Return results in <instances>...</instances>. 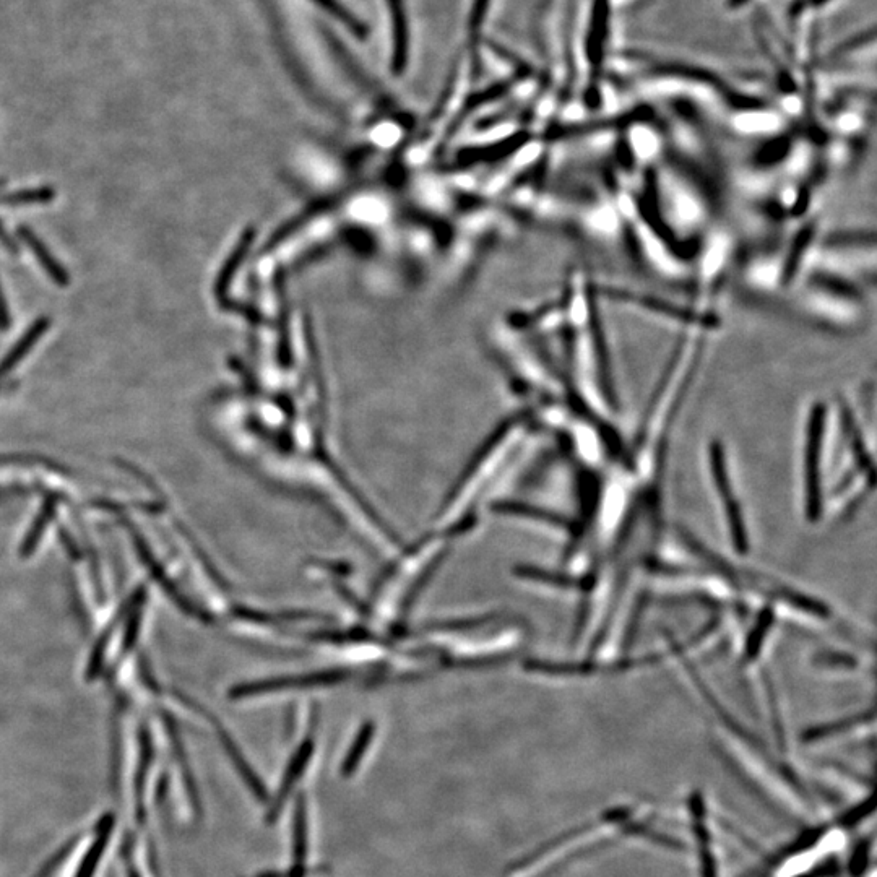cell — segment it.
I'll return each mask as SVG.
<instances>
[{"mask_svg":"<svg viewBox=\"0 0 877 877\" xmlns=\"http://www.w3.org/2000/svg\"><path fill=\"white\" fill-rule=\"evenodd\" d=\"M827 408L816 405L811 408L808 420V436H806V463H804V486H806V512L811 520L821 515V460L826 433Z\"/></svg>","mask_w":877,"mask_h":877,"instance_id":"cell-1","label":"cell"},{"mask_svg":"<svg viewBox=\"0 0 877 877\" xmlns=\"http://www.w3.org/2000/svg\"><path fill=\"white\" fill-rule=\"evenodd\" d=\"M725 447L720 442H713L710 447V467H712V478L715 489H717L720 502L723 504V512H725L726 525L730 532L733 546L738 549L739 553H746L749 549V536L746 532V523H744L743 509L739 506V499L736 491L731 484L730 473H728V465H726Z\"/></svg>","mask_w":877,"mask_h":877,"instance_id":"cell-2","label":"cell"},{"mask_svg":"<svg viewBox=\"0 0 877 877\" xmlns=\"http://www.w3.org/2000/svg\"><path fill=\"white\" fill-rule=\"evenodd\" d=\"M312 754H314V743H312L311 739H306V741L299 746L298 751H296L293 759H291L290 765H288V769H286L285 777H283V782H281L280 790H278L277 793V798L273 800L272 808L268 811V824H273V822L277 821L281 809H283L286 800H288V796H290L291 790H293L294 785L298 783L299 778H301L304 770H306L307 764L311 761Z\"/></svg>","mask_w":877,"mask_h":877,"instance_id":"cell-3","label":"cell"},{"mask_svg":"<svg viewBox=\"0 0 877 877\" xmlns=\"http://www.w3.org/2000/svg\"><path fill=\"white\" fill-rule=\"evenodd\" d=\"M689 809L694 817V834H696L697 847H699L700 873L702 877H717V866L712 855L710 845V832L705 826V804L699 791H694L689 796Z\"/></svg>","mask_w":877,"mask_h":877,"instance_id":"cell-4","label":"cell"},{"mask_svg":"<svg viewBox=\"0 0 877 877\" xmlns=\"http://www.w3.org/2000/svg\"><path fill=\"white\" fill-rule=\"evenodd\" d=\"M389 5L390 28H392V62H394L395 72H403L408 62V22L407 10L403 0H387Z\"/></svg>","mask_w":877,"mask_h":877,"instance_id":"cell-5","label":"cell"},{"mask_svg":"<svg viewBox=\"0 0 877 877\" xmlns=\"http://www.w3.org/2000/svg\"><path fill=\"white\" fill-rule=\"evenodd\" d=\"M590 31H588L587 49L588 61L592 65H600L603 61V51L606 48L608 38V23H610V0H595L593 15L590 18Z\"/></svg>","mask_w":877,"mask_h":877,"instance_id":"cell-6","label":"cell"},{"mask_svg":"<svg viewBox=\"0 0 877 877\" xmlns=\"http://www.w3.org/2000/svg\"><path fill=\"white\" fill-rule=\"evenodd\" d=\"M217 731L218 736H220L221 744H223V748L228 752L229 759L233 761L234 767L238 769L239 775H241L242 780L246 783L247 788L252 791V795H254L260 803H267L268 793L267 790H265L264 783H262V780L255 775L251 765L247 764L246 757L242 756L241 749L236 746V743L231 739L229 733H226L218 723Z\"/></svg>","mask_w":877,"mask_h":877,"instance_id":"cell-7","label":"cell"},{"mask_svg":"<svg viewBox=\"0 0 877 877\" xmlns=\"http://www.w3.org/2000/svg\"><path fill=\"white\" fill-rule=\"evenodd\" d=\"M18 234H20V238H22V241L25 242L26 246L30 247L33 254L38 257L39 264L43 265V268L48 272L49 277L56 281L59 286L69 285V277H67L64 268L57 264L54 257L49 254L48 249H46V246L41 242V239H39L33 231L25 228V226L18 229Z\"/></svg>","mask_w":877,"mask_h":877,"instance_id":"cell-8","label":"cell"},{"mask_svg":"<svg viewBox=\"0 0 877 877\" xmlns=\"http://www.w3.org/2000/svg\"><path fill=\"white\" fill-rule=\"evenodd\" d=\"M48 327L49 319L41 317V319H39L38 322L28 330V332H26L25 337L15 345V348L10 351L9 356L0 363V382H2V379H4V377L7 376V374H9L18 363H20V359L30 351L31 346L38 342L39 337L48 330Z\"/></svg>","mask_w":877,"mask_h":877,"instance_id":"cell-9","label":"cell"},{"mask_svg":"<svg viewBox=\"0 0 877 877\" xmlns=\"http://www.w3.org/2000/svg\"><path fill=\"white\" fill-rule=\"evenodd\" d=\"M376 735V725L372 722H366L358 731L355 741L351 744L350 751L346 754L345 761L342 764V775L345 778L355 774L359 764L363 761L364 754L368 751L369 744L372 743Z\"/></svg>","mask_w":877,"mask_h":877,"instance_id":"cell-10","label":"cell"},{"mask_svg":"<svg viewBox=\"0 0 877 877\" xmlns=\"http://www.w3.org/2000/svg\"><path fill=\"white\" fill-rule=\"evenodd\" d=\"M293 866H304L307 858V804L304 795L296 800L293 819Z\"/></svg>","mask_w":877,"mask_h":877,"instance_id":"cell-11","label":"cell"},{"mask_svg":"<svg viewBox=\"0 0 877 877\" xmlns=\"http://www.w3.org/2000/svg\"><path fill=\"white\" fill-rule=\"evenodd\" d=\"M863 720H865V715H858V717L847 718V720H842V722L814 726V728L804 731L803 738L801 739H803V743H816V741H822V739L830 738V736L839 735L842 731L850 730L853 726L861 725Z\"/></svg>","mask_w":877,"mask_h":877,"instance_id":"cell-12","label":"cell"},{"mask_svg":"<svg viewBox=\"0 0 877 877\" xmlns=\"http://www.w3.org/2000/svg\"><path fill=\"white\" fill-rule=\"evenodd\" d=\"M54 192L51 189H36V191L15 192V194L0 197V202L7 205L44 204L52 199Z\"/></svg>","mask_w":877,"mask_h":877,"instance_id":"cell-13","label":"cell"},{"mask_svg":"<svg viewBox=\"0 0 877 877\" xmlns=\"http://www.w3.org/2000/svg\"><path fill=\"white\" fill-rule=\"evenodd\" d=\"M316 2L317 4L322 5L324 9L329 10L330 13H333V15H335V17H337L340 22L346 23V26H348V28H350V30L353 31L355 35H364L363 26L359 25L358 20H355V18L351 17L350 13L346 12V10L343 9L342 5L337 4L335 0H316Z\"/></svg>","mask_w":877,"mask_h":877,"instance_id":"cell-14","label":"cell"},{"mask_svg":"<svg viewBox=\"0 0 877 877\" xmlns=\"http://www.w3.org/2000/svg\"><path fill=\"white\" fill-rule=\"evenodd\" d=\"M52 506H54V504L48 502V507H44L41 519L36 523V527L31 530L30 535H28V540H26L25 546H23V554H30L31 549L35 548L39 536H41V532H43L44 525H46L52 517Z\"/></svg>","mask_w":877,"mask_h":877,"instance_id":"cell-15","label":"cell"},{"mask_svg":"<svg viewBox=\"0 0 877 877\" xmlns=\"http://www.w3.org/2000/svg\"><path fill=\"white\" fill-rule=\"evenodd\" d=\"M329 868H325V866H317V868H307L304 866H293L290 871H285V873H277V871H268V873L260 874L257 877H309L316 876V874L327 873Z\"/></svg>","mask_w":877,"mask_h":877,"instance_id":"cell-16","label":"cell"},{"mask_svg":"<svg viewBox=\"0 0 877 877\" xmlns=\"http://www.w3.org/2000/svg\"><path fill=\"white\" fill-rule=\"evenodd\" d=\"M5 327H9V311H7L4 296H2V290H0V329H5Z\"/></svg>","mask_w":877,"mask_h":877,"instance_id":"cell-17","label":"cell"}]
</instances>
